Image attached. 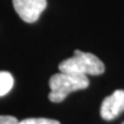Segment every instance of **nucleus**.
<instances>
[{
	"label": "nucleus",
	"instance_id": "nucleus-1",
	"mask_svg": "<svg viewBox=\"0 0 124 124\" xmlns=\"http://www.w3.org/2000/svg\"><path fill=\"white\" fill-rule=\"evenodd\" d=\"M49 86L51 89L49 99L52 102H61L71 92L86 89L89 86V80L87 76L60 71L51 77Z\"/></svg>",
	"mask_w": 124,
	"mask_h": 124
},
{
	"label": "nucleus",
	"instance_id": "nucleus-2",
	"mask_svg": "<svg viewBox=\"0 0 124 124\" xmlns=\"http://www.w3.org/2000/svg\"><path fill=\"white\" fill-rule=\"evenodd\" d=\"M59 70L73 75L98 76L103 73L104 64L94 54L76 50L72 57L65 59L59 64Z\"/></svg>",
	"mask_w": 124,
	"mask_h": 124
},
{
	"label": "nucleus",
	"instance_id": "nucleus-3",
	"mask_svg": "<svg viewBox=\"0 0 124 124\" xmlns=\"http://www.w3.org/2000/svg\"><path fill=\"white\" fill-rule=\"evenodd\" d=\"M14 8L23 21L34 23L46 7V0H13Z\"/></svg>",
	"mask_w": 124,
	"mask_h": 124
},
{
	"label": "nucleus",
	"instance_id": "nucleus-4",
	"mask_svg": "<svg viewBox=\"0 0 124 124\" xmlns=\"http://www.w3.org/2000/svg\"><path fill=\"white\" fill-rule=\"evenodd\" d=\"M124 112V90H116L103 99L100 115L104 120H113Z\"/></svg>",
	"mask_w": 124,
	"mask_h": 124
},
{
	"label": "nucleus",
	"instance_id": "nucleus-5",
	"mask_svg": "<svg viewBox=\"0 0 124 124\" xmlns=\"http://www.w3.org/2000/svg\"><path fill=\"white\" fill-rule=\"evenodd\" d=\"M14 78L7 71H0V97L8 93L14 86Z\"/></svg>",
	"mask_w": 124,
	"mask_h": 124
},
{
	"label": "nucleus",
	"instance_id": "nucleus-6",
	"mask_svg": "<svg viewBox=\"0 0 124 124\" xmlns=\"http://www.w3.org/2000/svg\"><path fill=\"white\" fill-rule=\"evenodd\" d=\"M17 124H60L59 121L48 118H28L19 122Z\"/></svg>",
	"mask_w": 124,
	"mask_h": 124
},
{
	"label": "nucleus",
	"instance_id": "nucleus-7",
	"mask_svg": "<svg viewBox=\"0 0 124 124\" xmlns=\"http://www.w3.org/2000/svg\"><path fill=\"white\" fill-rule=\"evenodd\" d=\"M18 120L14 116H6L1 115L0 116V124H17Z\"/></svg>",
	"mask_w": 124,
	"mask_h": 124
},
{
	"label": "nucleus",
	"instance_id": "nucleus-8",
	"mask_svg": "<svg viewBox=\"0 0 124 124\" xmlns=\"http://www.w3.org/2000/svg\"><path fill=\"white\" fill-rule=\"evenodd\" d=\"M122 124H124V123H122Z\"/></svg>",
	"mask_w": 124,
	"mask_h": 124
}]
</instances>
